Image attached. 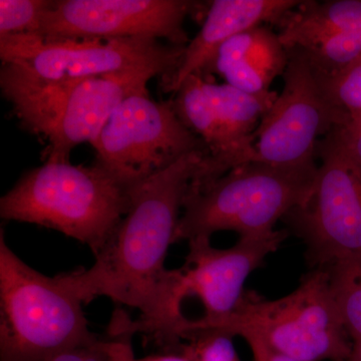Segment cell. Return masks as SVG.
<instances>
[{
  "label": "cell",
  "mask_w": 361,
  "mask_h": 361,
  "mask_svg": "<svg viewBox=\"0 0 361 361\" xmlns=\"http://www.w3.org/2000/svg\"><path fill=\"white\" fill-rule=\"evenodd\" d=\"M186 47L152 39L44 40L35 35L0 37L2 63H13L47 82L153 70L168 80L179 68Z\"/></svg>",
  "instance_id": "cell-9"
},
{
  "label": "cell",
  "mask_w": 361,
  "mask_h": 361,
  "mask_svg": "<svg viewBox=\"0 0 361 361\" xmlns=\"http://www.w3.org/2000/svg\"><path fill=\"white\" fill-rule=\"evenodd\" d=\"M288 61L278 35L266 25L256 26L221 45L201 75L217 73L236 89L265 94L273 80L283 75Z\"/></svg>",
  "instance_id": "cell-15"
},
{
  "label": "cell",
  "mask_w": 361,
  "mask_h": 361,
  "mask_svg": "<svg viewBox=\"0 0 361 361\" xmlns=\"http://www.w3.org/2000/svg\"><path fill=\"white\" fill-rule=\"evenodd\" d=\"M51 4V0H1L0 37L35 35Z\"/></svg>",
  "instance_id": "cell-19"
},
{
  "label": "cell",
  "mask_w": 361,
  "mask_h": 361,
  "mask_svg": "<svg viewBox=\"0 0 361 361\" xmlns=\"http://www.w3.org/2000/svg\"><path fill=\"white\" fill-rule=\"evenodd\" d=\"M296 0H216L211 4L200 32L185 49L178 70L165 82L168 92H177L190 75H202L221 45L239 33L264 23L279 25Z\"/></svg>",
  "instance_id": "cell-14"
},
{
  "label": "cell",
  "mask_w": 361,
  "mask_h": 361,
  "mask_svg": "<svg viewBox=\"0 0 361 361\" xmlns=\"http://www.w3.org/2000/svg\"><path fill=\"white\" fill-rule=\"evenodd\" d=\"M278 25L284 47L302 51L320 75L361 59V0L303 1Z\"/></svg>",
  "instance_id": "cell-13"
},
{
  "label": "cell",
  "mask_w": 361,
  "mask_h": 361,
  "mask_svg": "<svg viewBox=\"0 0 361 361\" xmlns=\"http://www.w3.org/2000/svg\"><path fill=\"white\" fill-rule=\"evenodd\" d=\"M175 94L173 104L180 120L206 145L209 160H219L223 155L222 137L212 104L204 90L203 77L190 75Z\"/></svg>",
  "instance_id": "cell-16"
},
{
  "label": "cell",
  "mask_w": 361,
  "mask_h": 361,
  "mask_svg": "<svg viewBox=\"0 0 361 361\" xmlns=\"http://www.w3.org/2000/svg\"><path fill=\"white\" fill-rule=\"evenodd\" d=\"M82 303L61 282L33 269L0 232V361H49L94 341Z\"/></svg>",
  "instance_id": "cell-5"
},
{
  "label": "cell",
  "mask_w": 361,
  "mask_h": 361,
  "mask_svg": "<svg viewBox=\"0 0 361 361\" xmlns=\"http://www.w3.org/2000/svg\"><path fill=\"white\" fill-rule=\"evenodd\" d=\"M137 187L123 184L96 163L85 167L47 160L2 197L0 216L56 230L97 255L129 212Z\"/></svg>",
  "instance_id": "cell-2"
},
{
  "label": "cell",
  "mask_w": 361,
  "mask_h": 361,
  "mask_svg": "<svg viewBox=\"0 0 361 361\" xmlns=\"http://www.w3.org/2000/svg\"><path fill=\"white\" fill-rule=\"evenodd\" d=\"M316 156L322 165L310 195L283 218L312 269L361 255V168L332 130L316 142Z\"/></svg>",
  "instance_id": "cell-7"
},
{
  "label": "cell",
  "mask_w": 361,
  "mask_h": 361,
  "mask_svg": "<svg viewBox=\"0 0 361 361\" xmlns=\"http://www.w3.org/2000/svg\"><path fill=\"white\" fill-rule=\"evenodd\" d=\"M182 348L194 361H241L233 344V336L219 331L193 334Z\"/></svg>",
  "instance_id": "cell-21"
},
{
  "label": "cell",
  "mask_w": 361,
  "mask_h": 361,
  "mask_svg": "<svg viewBox=\"0 0 361 361\" xmlns=\"http://www.w3.org/2000/svg\"><path fill=\"white\" fill-rule=\"evenodd\" d=\"M153 70H135L103 77L47 82L13 63L0 71L2 94L28 130L49 142L47 159L70 161V154L82 142L92 144L111 114L123 101L148 92Z\"/></svg>",
  "instance_id": "cell-3"
},
{
  "label": "cell",
  "mask_w": 361,
  "mask_h": 361,
  "mask_svg": "<svg viewBox=\"0 0 361 361\" xmlns=\"http://www.w3.org/2000/svg\"><path fill=\"white\" fill-rule=\"evenodd\" d=\"M316 73L329 101L339 111L348 118L361 115V59L336 75Z\"/></svg>",
  "instance_id": "cell-18"
},
{
  "label": "cell",
  "mask_w": 361,
  "mask_h": 361,
  "mask_svg": "<svg viewBox=\"0 0 361 361\" xmlns=\"http://www.w3.org/2000/svg\"><path fill=\"white\" fill-rule=\"evenodd\" d=\"M287 51L283 90L254 133L249 163L298 166L315 161L318 137L348 121L329 101L305 54L297 49Z\"/></svg>",
  "instance_id": "cell-10"
},
{
  "label": "cell",
  "mask_w": 361,
  "mask_h": 361,
  "mask_svg": "<svg viewBox=\"0 0 361 361\" xmlns=\"http://www.w3.org/2000/svg\"><path fill=\"white\" fill-rule=\"evenodd\" d=\"M197 6L186 0H58L35 35L44 40L163 39L187 47L184 20Z\"/></svg>",
  "instance_id": "cell-11"
},
{
  "label": "cell",
  "mask_w": 361,
  "mask_h": 361,
  "mask_svg": "<svg viewBox=\"0 0 361 361\" xmlns=\"http://www.w3.org/2000/svg\"><path fill=\"white\" fill-rule=\"evenodd\" d=\"M241 337L248 343L254 361H298L273 350L254 334H244Z\"/></svg>",
  "instance_id": "cell-23"
},
{
  "label": "cell",
  "mask_w": 361,
  "mask_h": 361,
  "mask_svg": "<svg viewBox=\"0 0 361 361\" xmlns=\"http://www.w3.org/2000/svg\"><path fill=\"white\" fill-rule=\"evenodd\" d=\"M206 331L254 334L298 361H345L353 343L334 302L326 268L311 270L295 290L275 300L245 290L236 310Z\"/></svg>",
  "instance_id": "cell-6"
},
{
  "label": "cell",
  "mask_w": 361,
  "mask_h": 361,
  "mask_svg": "<svg viewBox=\"0 0 361 361\" xmlns=\"http://www.w3.org/2000/svg\"><path fill=\"white\" fill-rule=\"evenodd\" d=\"M330 289L339 315L351 339L361 338V255L326 267Z\"/></svg>",
  "instance_id": "cell-17"
},
{
  "label": "cell",
  "mask_w": 361,
  "mask_h": 361,
  "mask_svg": "<svg viewBox=\"0 0 361 361\" xmlns=\"http://www.w3.org/2000/svg\"><path fill=\"white\" fill-rule=\"evenodd\" d=\"M179 353H166V355L148 356V357L137 360L135 358L133 361H194L191 355L180 345Z\"/></svg>",
  "instance_id": "cell-24"
},
{
  "label": "cell",
  "mask_w": 361,
  "mask_h": 361,
  "mask_svg": "<svg viewBox=\"0 0 361 361\" xmlns=\"http://www.w3.org/2000/svg\"><path fill=\"white\" fill-rule=\"evenodd\" d=\"M132 337L118 336L94 341L66 349L49 361H133L135 360L130 345Z\"/></svg>",
  "instance_id": "cell-20"
},
{
  "label": "cell",
  "mask_w": 361,
  "mask_h": 361,
  "mask_svg": "<svg viewBox=\"0 0 361 361\" xmlns=\"http://www.w3.org/2000/svg\"><path fill=\"white\" fill-rule=\"evenodd\" d=\"M317 171L315 161L298 166L251 161L205 184L191 183L175 243L211 238L219 231L238 233L240 238L269 234L278 220L306 200Z\"/></svg>",
  "instance_id": "cell-4"
},
{
  "label": "cell",
  "mask_w": 361,
  "mask_h": 361,
  "mask_svg": "<svg viewBox=\"0 0 361 361\" xmlns=\"http://www.w3.org/2000/svg\"><path fill=\"white\" fill-rule=\"evenodd\" d=\"M345 361H361V338L353 341L350 355Z\"/></svg>",
  "instance_id": "cell-25"
},
{
  "label": "cell",
  "mask_w": 361,
  "mask_h": 361,
  "mask_svg": "<svg viewBox=\"0 0 361 361\" xmlns=\"http://www.w3.org/2000/svg\"><path fill=\"white\" fill-rule=\"evenodd\" d=\"M208 155L203 149L192 152L142 183L94 265L58 275L84 304L104 296L141 312L139 319L130 320L116 311L109 336L142 334L163 348L180 345L189 318L183 313L180 271L167 269L166 257L175 243L188 189Z\"/></svg>",
  "instance_id": "cell-1"
},
{
  "label": "cell",
  "mask_w": 361,
  "mask_h": 361,
  "mask_svg": "<svg viewBox=\"0 0 361 361\" xmlns=\"http://www.w3.org/2000/svg\"><path fill=\"white\" fill-rule=\"evenodd\" d=\"M90 145L94 163L133 188L192 152L208 151L180 120L173 102L154 101L149 92L123 101Z\"/></svg>",
  "instance_id": "cell-8"
},
{
  "label": "cell",
  "mask_w": 361,
  "mask_h": 361,
  "mask_svg": "<svg viewBox=\"0 0 361 361\" xmlns=\"http://www.w3.org/2000/svg\"><path fill=\"white\" fill-rule=\"evenodd\" d=\"M288 236L285 230L260 237L239 238L227 249L215 248L210 238L190 240L185 264L179 268L183 299L197 297L204 306V315L189 318L184 341L206 331L225 319L238 307L244 295L247 278L274 253Z\"/></svg>",
  "instance_id": "cell-12"
},
{
  "label": "cell",
  "mask_w": 361,
  "mask_h": 361,
  "mask_svg": "<svg viewBox=\"0 0 361 361\" xmlns=\"http://www.w3.org/2000/svg\"><path fill=\"white\" fill-rule=\"evenodd\" d=\"M332 132L349 158L361 168V115L349 118Z\"/></svg>",
  "instance_id": "cell-22"
}]
</instances>
